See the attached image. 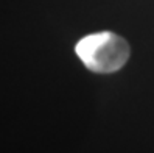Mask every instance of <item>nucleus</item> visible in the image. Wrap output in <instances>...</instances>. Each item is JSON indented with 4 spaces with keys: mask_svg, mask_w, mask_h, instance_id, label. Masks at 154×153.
Returning <instances> with one entry per match:
<instances>
[{
    "mask_svg": "<svg viewBox=\"0 0 154 153\" xmlns=\"http://www.w3.org/2000/svg\"><path fill=\"white\" fill-rule=\"evenodd\" d=\"M84 66L98 74H111L125 66L129 58V46L123 38L111 31L87 34L75 47Z\"/></svg>",
    "mask_w": 154,
    "mask_h": 153,
    "instance_id": "1",
    "label": "nucleus"
}]
</instances>
